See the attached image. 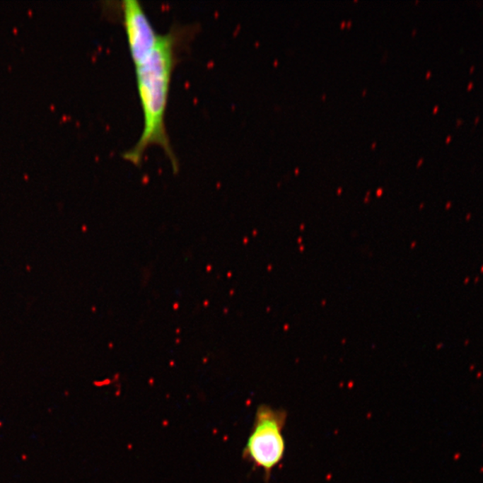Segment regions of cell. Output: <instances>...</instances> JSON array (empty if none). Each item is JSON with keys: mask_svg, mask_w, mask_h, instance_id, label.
Instances as JSON below:
<instances>
[{"mask_svg": "<svg viewBox=\"0 0 483 483\" xmlns=\"http://www.w3.org/2000/svg\"><path fill=\"white\" fill-rule=\"evenodd\" d=\"M472 87H474V83H471L470 84H469L467 90H471Z\"/></svg>", "mask_w": 483, "mask_h": 483, "instance_id": "4", "label": "cell"}, {"mask_svg": "<svg viewBox=\"0 0 483 483\" xmlns=\"http://www.w3.org/2000/svg\"><path fill=\"white\" fill-rule=\"evenodd\" d=\"M187 28H173L162 35L156 48L141 62L134 64L138 96L144 115V128L134 146L123 154L124 160L140 165L147 149L158 146L170 158L174 172L178 161L165 127V113L178 50L187 35Z\"/></svg>", "mask_w": 483, "mask_h": 483, "instance_id": "1", "label": "cell"}, {"mask_svg": "<svg viewBox=\"0 0 483 483\" xmlns=\"http://www.w3.org/2000/svg\"><path fill=\"white\" fill-rule=\"evenodd\" d=\"M479 117L476 118L475 123H478Z\"/></svg>", "mask_w": 483, "mask_h": 483, "instance_id": "5", "label": "cell"}, {"mask_svg": "<svg viewBox=\"0 0 483 483\" xmlns=\"http://www.w3.org/2000/svg\"><path fill=\"white\" fill-rule=\"evenodd\" d=\"M474 70H475V67L472 66V69H471V73H472V71H474Z\"/></svg>", "mask_w": 483, "mask_h": 483, "instance_id": "6", "label": "cell"}, {"mask_svg": "<svg viewBox=\"0 0 483 483\" xmlns=\"http://www.w3.org/2000/svg\"><path fill=\"white\" fill-rule=\"evenodd\" d=\"M288 411L269 405H259L256 410L251 432L246 441L243 458L253 467L261 469L266 482L281 464L286 455V438L284 436Z\"/></svg>", "mask_w": 483, "mask_h": 483, "instance_id": "2", "label": "cell"}, {"mask_svg": "<svg viewBox=\"0 0 483 483\" xmlns=\"http://www.w3.org/2000/svg\"><path fill=\"white\" fill-rule=\"evenodd\" d=\"M120 4L128 49L133 63L136 64L156 48L162 35L155 30L139 1L124 0Z\"/></svg>", "mask_w": 483, "mask_h": 483, "instance_id": "3", "label": "cell"}]
</instances>
